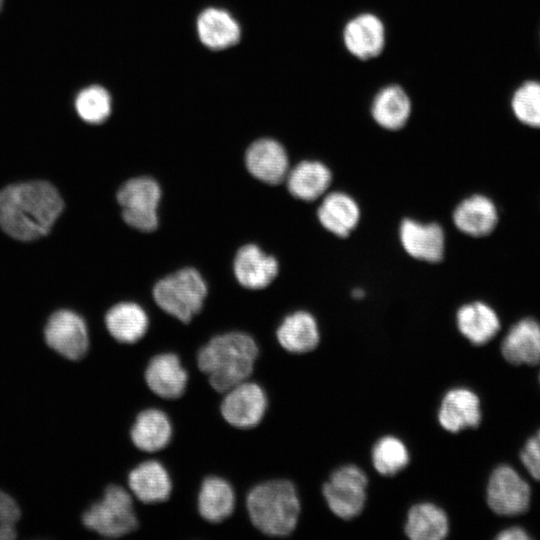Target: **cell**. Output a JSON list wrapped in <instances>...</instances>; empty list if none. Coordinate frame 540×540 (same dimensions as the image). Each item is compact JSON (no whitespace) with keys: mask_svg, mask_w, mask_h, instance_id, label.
I'll list each match as a JSON object with an SVG mask.
<instances>
[{"mask_svg":"<svg viewBox=\"0 0 540 540\" xmlns=\"http://www.w3.org/2000/svg\"><path fill=\"white\" fill-rule=\"evenodd\" d=\"M317 216L326 230L336 236L347 237L359 222L360 209L351 196L331 192L323 198Z\"/></svg>","mask_w":540,"mask_h":540,"instance_id":"24","label":"cell"},{"mask_svg":"<svg viewBox=\"0 0 540 540\" xmlns=\"http://www.w3.org/2000/svg\"><path fill=\"white\" fill-rule=\"evenodd\" d=\"M363 295H364V291L361 290V289H356V290L353 291V296H354L355 298H360V297H362Z\"/></svg>","mask_w":540,"mask_h":540,"instance_id":"36","label":"cell"},{"mask_svg":"<svg viewBox=\"0 0 540 540\" xmlns=\"http://www.w3.org/2000/svg\"><path fill=\"white\" fill-rule=\"evenodd\" d=\"M105 325L117 342L134 344L146 334L149 319L140 305L134 302H120L107 311Z\"/></svg>","mask_w":540,"mask_h":540,"instance_id":"23","label":"cell"},{"mask_svg":"<svg viewBox=\"0 0 540 540\" xmlns=\"http://www.w3.org/2000/svg\"><path fill=\"white\" fill-rule=\"evenodd\" d=\"M480 421V400L473 391L458 387L446 392L438 411V422L443 429L457 433L477 427Z\"/></svg>","mask_w":540,"mask_h":540,"instance_id":"15","label":"cell"},{"mask_svg":"<svg viewBox=\"0 0 540 540\" xmlns=\"http://www.w3.org/2000/svg\"><path fill=\"white\" fill-rule=\"evenodd\" d=\"M539 380H540V377H539Z\"/></svg>","mask_w":540,"mask_h":540,"instance_id":"37","label":"cell"},{"mask_svg":"<svg viewBox=\"0 0 540 540\" xmlns=\"http://www.w3.org/2000/svg\"><path fill=\"white\" fill-rule=\"evenodd\" d=\"M520 458L529 474L540 482V430L528 439L520 452Z\"/></svg>","mask_w":540,"mask_h":540,"instance_id":"34","label":"cell"},{"mask_svg":"<svg viewBox=\"0 0 540 540\" xmlns=\"http://www.w3.org/2000/svg\"><path fill=\"white\" fill-rule=\"evenodd\" d=\"M197 511L208 523L217 524L228 519L234 512L236 495L232 485L223 477H205L197 493Z\"/></svg>","mask_w":540,"mask_h":540,"instance_id":"18","label":"cell"},{"mask_svg":"<svg viewBox=\"0 0 540 540\" xmlns=\"http://www.w3.org/2000/svg\"><path fill=\"white\" fill-rule=\"evenodd\" d=\"M501 352L511 364H538L540 362V323L533 318H524L516 322L503 338Z\"/></svg>","mask_w":540,"mask_h":540,"instance_id":"20","label":"cell"},{"mask_svg":"<svg viewBox=\"0 0 540 540\" xmlns=\"http://www.w3.org/2000/svg\"><path fill=\"white\" fill-rule=\"evenodd\" d=\"M280 346L287 352L303 354L314 350L320 341L317 322L306 311L287 315L276 330Z\"/></svg>","mask_w":540,"mask_h":540,"instance_id":"22","label":"cell"},{"mask_svg":"<svg viewBox=\"0 0 540 540\" xmlns=\"http://www.w3.org/2000/svg\"><path fill=\"white\" fill-rule=\"evenodd\" d=\"M400 240L405 251L413 258L431 263L443 258L445 237L438 224H422L405 219L400 225Z\"/></svg>","mask_w":540,"mask_h":540,"instance_id":"17","label":"cell"},{"mask_svg":"<svg viewBox=\"0 0 540 540\" xmlns=\"http://www.w3.org/2000/svg\"><path fill=\"white\" fill-rule=\"evenodd\" d=\"M144 381L155 396L176 400L184 395L189 376L177 354L163 352L148 361L144 370Z\"/></svg>","mask_w":540,"mask_h":540,"instance_id":"11","label":"cell"},{"mask_svg":"<svg viewBox=\"0 0 540 540\" xmlns=\"http://www.w3.org/2000/svg\"><path fill=\"white\" fill-rule=\"evenodd\" d=\"M510 105L514 117L521 124L540 129V81L522 82L514 90Z\"/></svg>","mask_w":540,"mask_h":540,"instance_id":"31","label":"cell"},{"mask_svg":"<svg viewBox=\"0 0 540 540\" xmlns=\"http://www.w3.org/2000/svg\"><path fill=\"white\" fill-rule=\"evenodd\" d=\"M453 222L466 235L472 237L487 236L497 226V207L485 195H472L458 204L453 212Z\"/></svg>","mask_w":540,"mask_h":540,"instance_id":"21","label":"cell"},{"mask_svg":"<svg viewBox=\"0 0 540 540\" xmlns=\"http://www.w3.org/2000/svg\"><path fill=\"white\" fill-rule=\"evenodd\" d=\"M160 198L159 184L146 176L126 181L117 193L124 221L142 232H151L157 228Z\"/></svg>","mask_w":540,"mask_h":540,"instance_id":"7","label":"cell"},{"mask_svg":"<svg viewBox=\"0 0 540 540\" xmlns=\"http://www.w3.org/2000/svg\"><path fill=\"white\" fill-rule=\"evenodd\" d=\"M82 523L106 538H120L134 532L139 521L133 495L121 485H108L102 497L85 510Z\"/></svg>","mask_w":540,"mask_h":540,"instance_id":"4","label":"cell"},{"mask_svg":"<svg viewBox=\"0 0 540 540\" xmlns=\"http://www.w3.org/2000/svg\"><path fill=\"white\" fill-rule=\"evenodd\" d=\"M201 42L212 50H223L235 45L241 35L237 21L225 10L208 8L197 20Z\"/></svg>","mask_w":540,"mask_h":540,"instance_id":"26","label":"cell"},{"mask_svg":"<svg viewBox=\"0 0 540 540\" xmlns=\"http://www.w3.org/2000/svg\"><path fill=\"white\" fill-rule=\"evenodd\" d=\"M173 436V426L168 415L158 408L140 411L129 430L132 445L144 453L165 449Z\"/></svg>","mask_w":540,"mask_h":540,"instance_id":"16","label":"cell"},{"mask_svg":"<svg viewBox=\"0 0 540 540\" xmlns=\"http://www.w3.org/2000/svg\"><path fill=\"white\" fill-rule=\"evenodd\" d=\"M20 516V508L14 498L0 490V540L16 538V524Z\"/></svg>","mask_w":540,"mask_h":540,"instance_id":"33","label":"cell"},{"mask_svg":"<svg viewBox=\"0 0 540 540\" xmlns=\"http://www.w3.org/2000/svg\"><path fill=\"white\" fill-rule=\"evenodd\" d=\"M499 540H527L529 535L522 528L511 527L501 531L497 536Z\"/></svg>","mask_w":540,"mask_h":540,"instance_id":"35","label":"cell"},{"mask_svg":"<svg viewBox=\"0 0 540 540\" xmlns=\"http://www.w3.org/2000/svg\"><path fill=\"white\" fill-rule=\"evenodd\" d=\"M111 107V97L101 86L86 87L75 98L77 114L89 124L103 123L109 117Z\"/></svg>","mask_w":540,"mask_h":540,"instance_id":"32","label":"cell"},{"mask_svg":"<svg viewBox=\"0 0 540 540\" xmlns=\"http://www.w3.org/2000/svg\"><path fill=\"white\" fill-rule=\"evenodd\" d=\"M259 356L256 341L249 334L230 331L213 336L196 355V365L209 385L224 394L248 380Z\"/></svg>","mask_w":540,"mask_h":540,"instance_id":"2","label":"cell"},{"mask_svg":"<svg viewBox=\"0 0 540 540\" xmlns=\"http://www.w3.org/2000/svg\"><path fill=\"white\" fill-rule=\"evenodd\" d=\"M278 262L257 245L242 246L234 259V274L238 282L248 289L268 286L278 274Z\"/></svg>","mask_w":540,"mask_h":540,"instance_id":"19","label":"cell"},{"mask_svg":"<svg viewBox=\"0 0 540 540\" xmlns=\"http://www.w3.org/2000/svg\"><path fill=\"white\" fill-rule=\"evenodd\" d=\"M47 345L64 358L82 359L89 348L88 329L83 318L71 310L53 313L44 329Z\"/></svg>","mask_w":540,"mask_h":540,"instance_id":"9","label":"cell"},{"mask_svg":"<svg viewBox=\"0 0 540 540\" xmlns=\"http://www.w3.org/2000/svg\"><path fill=\"white\" fill-rule=\"evenodd\" d=\"M62 210L60 194L45 181L13 184L0 191V227L17 240L45 236Z\"/></svg>","mask_w":540,"mask_h":540,"instance_id":"1","label":"cell"},{"mask_svg":"<svg viewBox=\"0 0 540 540\" xmlns=\"http://www.w3.org/2000/svg\"><path fill=\"white\" fill-rule=\"evenodd\" d=\"M207 286L194 268H182L159 280L153 288L156 304L167 314L188 323L202 309Z\"/></svg>","mask_w":540,"mask_h":540,"instance_id":"5","label":"cell"},{"mask_svg":"<svg viewBox=\"0 0 540 540\" xmlns=\"http://www.w3.org/2000/svg\"><path fill=\"white\" fill-rule=\"evenodd\" d=\"M456 321L460 333L475 345L489 342L500 330L497 313L492 307L480 301L460 307Z\"/></svg>","mask_w":540,"mask_h":540,"instance_id":"25","label":"cell"},{"mask_svg":"<svg viewBox=\"0 0 540 540\" xmlns=\"http://www.w3.org/2000/svg\"><path fill=\"white\" fill-rule=\"evenodd\" d=\"M404 532L412 540L444 539L449 532L448 517L433 503L415 504L408 511Z\"/></svg>","mask_w":540,"mask_h":540,"instance_id":"29","label":"cell"},{"mask_svg":"<svg viewBox=\"0 0 540 540\" xmlns=\"http://www.w3.org/2000/svg\"><path fill=\"white\" fill-rule=\"evenodd\" d=\"M528 483L510 466L501 465L490 475L487 503L499 515L515 516L524 513L530 503Z\"/></svg>","mask_w":540,"mask_h":540,"instance_id":"10","label":"cell"},{"mask_svg":"<svg viewBox=\"0 0 540 540\" xmlns=\"http://www.w3.org/2000/svg\"><path fill=\"white\" fill-rule=\"evenodd\" d=\"M267 407L264 389L258 383L246 380L224 393L219 413L232 428L249 430L263 421Z\"/></svg>","mask_w":540,"mask_h":540,"instance_id":"8","label":"cell"},{"mask_svg":"<svg viewBox=\"0 0 540 540\" xmlns=\"http://www.w3.org/2000/svg\"><path fill=\"white\" fill-rule=\"evenodd\" d=\"M375 470L384 476H392L404 469L410 460L406 445L399 438L387 435L374 444L371 452Z\"/></svg>","mask_w":540,"mask_h":540,"instance_id":"30","label":"cell"},{"mask_svg":"<svg viewBox=\"0 0 540 540\" xmlns=\"http://www.w3.org/2000/svg\"><path fill=\"white\" fill-rule=\"evenodd\" d=\"M246 510L256 530L270 537H285L296 528L301 504L294 484L271 479L253 486L247 493Z\"/></svg>","mask_w":540,"mask_h":540,"instance_id":"3","label":"cell"},{"mask_svg":"<svg viewBox=\"0 0 540 540\" xmlns=\"http://www.w3.org/2000/svg\"><path fill=\"white\" fill-rule=\"evenodd\" d=\"M385 37L383 22L372 13H362L353 17L343 30L346 49L361 60L377 57L384 49Z\"/></svg>","mask_w":540,"mask_h":540,"instance_id":"14","label":"cell"},{"mask_svg":"<svg viewBox=\"0 0 540 540\" xmlns=\"http://www.w3.org/2000/svg\"><path fill=\"white\" fill-rule=\"evenodd\" d=\"M130 493L145 505H154L169 499L173 483L167 468L154 459L140 462L127 476Z\"/></svg>","mask_w":540,"mask_h":540,"instance_id":"12","label":"cell"},{"mask_svg":"<svg viewBox=\"0 0 540 540\" xmlns=\"http://www.w3.org/2000/svg\"><path fill=\"white\" fill-rule=\"evenodd\" d=\"M411 101L399 85H388L375 95L371 114L378 125L387 130H398L408 121Z\"/></svg>","mask_w":540,"mask_h":540,"instance_id":"28","label":"cell"},{"mask_svg":"<svg viewBox=\"0 0 540 540\" xmlns=\"http://www.w3.org/2000/svg\"><path fill=\"white\" fill-rule=\"evenodd\" d=\"M245 164L251 175L269 185L283 182L289 172V160L284 147L269 138L256 140L249 146Z\"/></svg>","mask_w":540,"mask_h":540,"instance_id":"13","label":"cell"},{"mask_svg":"<svg viewBox=\"0 0 540 540\" xmlns=\"http://www.w3.org/2000/svg\"><path fill=\"white\" fill-rule=\"evenodd\" d=\"M368 479L356 465L348 464L334 470L322 487V494L337 517L349 520L364 509Z\"/></svg>","mask_w":540,"mask_h":540,"instance_id":"6","label":"cell"},{"mask_svg":"<svg viewBox=\"0 0 540 540\" xmlns=\"http://www.w3.org/2000/svg\"><path fill=\"white\" fill-rule=\"evenodd\" d=\"M285 180L292 196L303 201H313L326 192L332 175L323 163L305 160L289 170Z\"/></svg>","mask_w":540,"mask_h":540,"instance_id":"27","label":"cell"}]
</instances>
